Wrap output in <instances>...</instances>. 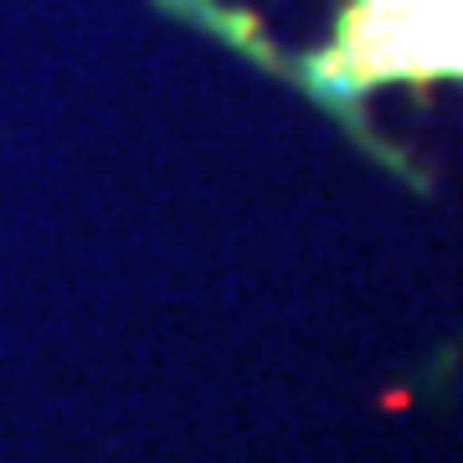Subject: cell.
I'll use <instances>...</instances> for the list:
<instances>
[{
    "label": "cell",
    "instance_id": "obj_1",
    "mask_svg": "<svg viewBox=\"0 0 463 463\" xmlns=\"http://www.w3.org/2000/svg\"><path fill=\"white\" fill-rule=\"evenodd\" d=\"M350 52L376 72H463V0H365Z\"/></svg>",
    "mask_w": 463,
    "mask_h": 463
}]
</instances>
